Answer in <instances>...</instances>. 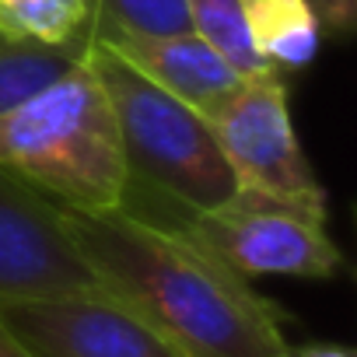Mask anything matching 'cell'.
I'll use <instances>...</instances> for the list:
<instances>
[{"instance_id":"277c9868","label":"cell","mask_w":357,"mask_h":357,"mask_svg":"<svg viewBox=\"0 0 357 357\" xmlns=\"http://www.w3.org/2000/svg\"><path fill=\"white\" fill-rule=\"evenodd\" d=\"M207 119L238 178V197L326 221V190L291 126L280 70L242 77L238 88L207 112Z\"/></svg>"},{"instance_id":"9a60e30c","label":"cell","mask_w":357,"mask_h":357,"mask_svg":"<svg viewBox=\"0 0 357 357\" xmlns=\"http://www.w3.org/2000/svg\"><path fill=\"white\" fill-rule=\"evenodd\" d=\"M284 357H354L340 343H287Z\"/></svg>"},{"instance_id":"8992f818","label":"cell","mask_w":357,"mask_h":357,"mask_svg":"<svg viewBox=\"0 0 357 357\" xmlns=\"http://www.w3.org/2000/svg\"><path fill=\"white\" fill-rule=\"evenodd\" d=\"M105 291L63 228L60 207L0 168V301Z\"/></svg>"},{"instance_id":"2e32d148","label":"cell","mask_w":357,"mask_h":357,"mask_svg":"<svg viewBox=\"0 0 357 357\" xmlns=\"http://www.w3.org/2000/svg\"><path fill=\"white\" fill-rule=\"evenodd\" d=\"M0 357H36L8 326H4V319H0Z\"/></svg>"},{"instance_id":"8fae6325","label":"cell","mask_w":357,"mask_h":357,"mask_svg":"<svg viewBox=\"0 0 357 357\" xmlns=\"http://www.w3.org/2000/svg\"><path fill=\"white\" fill-rule=\"evenodd\" d=\"M77 60L81 50L70 46H43L0 36V116L63 77Z\"/></svg>"},{"instance_id":"9c48e42d","label":"cell","mask_w":357,"mask_h":357,"mask_svg":"<svg viewBox=\"0 0 357 357\" xmlns=\"http://www.w3.org/2000/svg\"><path fill=\"white\" fill-rule=\"evenodd\" d=\"M252 50L284 70H305L319 53V18L308 0H238Z\"/></svg>"},{"instance_id":"7a4b0ae2","label":"cell","mask_w":357,"mask_h":357,"mask_svg":"<svg viewBox=\"0 0 357 357\" xmlns=\"http://www.w3.org/2000/svg\"><path fill=\"white\" fill-rule=\"evenodd\" d=\"M0 168L60 207L126 204L130 168L116 112L84 60L0 116Z\"/></svg>"},{"instance_id":"3957f363","label":"cell","mask_w":357,"mask_h":357,"mask_svg":"<svg viewBox=\"0 0 357 357\" xmlns=\"http://www.w3.org/2000/svg\"><path fill=\"white\" fill-rule=\"evenodd\" d=\"M81 60L109 95L130 178L137 175L186 214L218 211L238 197V178L200 109L154 84L102 39H88Z\"/></svg>"},{"instance_id":"6da1fadb","label":"cell","mask_w":357,"mask_h":357,"mask_svg":"<svg viewBox=\"0 0 357 357\" xmlns=\"http://www.w3.org/2000/svg\"><path fill=\"white\" fill-rule=\"evenodd\" d=\"M60 218L102 287L183 357H284L280 308L183 228L154 225L126 204L60 207Z\"/></svg>"},{"instance_id":"52a82bcc","label":"cell","mask_w":357,"mask_h":357,"mask_svg":"<svg viewBox=\"0 0 357 357\" xmlns=\"http://www.w3.org/2000/svg\"><path fill=\"white\" fill-rule=\"evenodd\" d=\"M0 319L36 357H183L109 291L0 301Z\"/></svg>"},{"instance_id":"5bb4252c","label":"cell","mask_w":357,"mask_h":357,"mask_svg":"<svg viewBox=\"0 0 357 357\" xmlns=\"http://www.w3.org/2000/svg\"><path fill=\"white\" fill-rule=\"evenodd\" d=\"M308 4L319 18V29H326L336 39L350 36L354 18H357V0H308Z\"/></svg>"},{"instance_id":"4fadbf2b","label":"cell","mask_w":357,"mask_h":357,"mask_svg":"<svg viewBox=\"0 0 357 357\" xmlns=\"http://www.w3.org/2000/svg\"><path fill=\"white\" fill-rule=\"evenodd\" d=\"M88 11H91V36H112V32L165 36L190 29L183 0H88Z\"/></svg>"},{"instance_id":"7c38bea8","label":"cell","mask_w":357,"mask_h":357,"mask_svg":"<svg viewBox=\"0 0 357 357\" xmlns=\"http://www.w3.org/2000/svg\"><path fill=\"white\" fill-rule=\"evenodd\" d=\"M183 4H186V15H190V29L200 32L242 77L277 70L252 50L238 0H183Z\"/></svg>"},{"instance_id":"30bf717a","label":"cell","mask_w":357,"mask_h":357,"mask_svg":"<svg viewBox=\"0 0 357 357\" xmlns=\"http://www.w3.org/2000/svg\"><path fill=\"white\" fill-rule=\"evenodd\" d=\"M0 36L84 50L91 36L88 0H0Z\"/></svg>"},{"instance_id":"ba28073f","label":"cell","mask_w":357,"mask_h":357,"mask_svg":"<svg viewBox=\"0 0 357 357\" xmlns=\"http://www.w3.org/2000/svg\"><path fill=\"white\" fill-rule=\"evenodd\" d=\"M109 43L123 60H130L140 74L154 84L172 91L175 98L190 102L204 116L238 88L242 74L193 29L186 32H165V36H140V32H112L91 36Z\"/></svg>"},{"instance_id":"5b68a950","label":"cell","mask_w":357,"mask_h":357,"mask_svg":"<svg viewBox=\"0 0 357 357\" xmlns=\"http://www.w3.org/2000/svg\"><path fill=\"white\" fill-rule=\"evenodd\" d=\"M178 228L245 280H333L343 266L336 242L326 235V221L249 197H235L218 211L186 214V225Z\"/></svg>"}]
</instances>
